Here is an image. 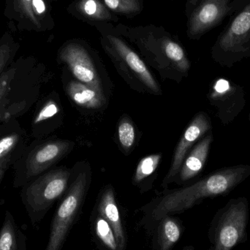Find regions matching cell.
<instances>
[{"instance_id":"6da1fadb","label":"cell","mask_w":250,"mask_h":250,"mask_svg":"<svg viewBox=\"0 0 250 250\" xmlns=\"http://www.w3.org/2000/svg\"><path fill=\"white\" fill-rule=\"evenodd\" d=\"M250 173L249 166H239L214 172L191 186L164 192L143 207L139 226L148 235L162 217L181 214L204 198L230 192Z\"/></svg>"},{"instance_id":"7a4b0ae2","label":"cell","mask_w":250,"mask_h":250,"mask_svg":"<svg viewBox=\"0 0 250 250\" xmlns=\"http://www.w3.org/2000/svg\"><path fill=\"white\" fill-rule=\"evenodd\" d=\"M70 170L57 169L35 179L22 191V202L32 226L42 222L56 201L67 189Z\"/></svg>"},{"instance_id":"3957f363","label":"cell","mask_w":250,"mask_h":250,"mask_svg":"<svg viewBox=\"0 0 250 250\" xmlns=\"http://www.w3.org/2000/svg\"><path fill=\"white\" fill-rule=\"evenodd\" d=\"M89 178L82 172L71 184L54 213L45 250H62L83 207Z\"/></svg>"},{"instance_id":"277c9868","label":"cell","mask_w":250,"mask_h":250,"mask_svg":"<svg viewBox=\"0 0 250 250\" xmlns=\"http://www.w3.org/2000/svg\"><path fill=\"white\" fill-rule=\"evenodd\" d=\"M92 25L101 33V42L107 53L125 64L150 90L160 92L155 79L144 62L126 43L111 23H95Z\"/></svg>"},{"instance_id":"5b68a950","label":"cell","mask_w":250,"mask_h":250,"mask_svg":"<svg viewBox=\"0 0 250 250\" xmlns=\"http://www.w3.org/2000/svg\"><path fill=\"white\" fill-rule=\"evenodd\" d=\"M213 54L223 60H238L250 56V1L221 32L214 47Z\"/></svg>"},{"instance_id":"8992f818","label":"cell","mask_w":250,"mask_h":250,"mask_svg":"<svg viewBox=\"0 0 250 250\" xmlns=\"http://www.w3.org/2000/svg\"><path fill=\"white\" fill-rule=\"evenodd\" d=\"M250 0H203L192 12L188 21V36L198 40L218 26L228 16L242 10Z\"/></svg>"},{"instance_id":"52a82bcc","label":"cell","mask_w":250,"mask_h":250,"mask_svg":"<svg viewBox=\"0 0 250 250\" xmlns=\"http://www.w3.org/2000/svg\"><path fill=\"white\" fill-rule=\"evenodd\" d=\"M248 207L244 200L234 201L223 211L212 231L209 250H232L245 239Z\"/></svg>"},{"instance_id":"ba28073f","label":"cell","mask_w":250,"mask_h":250,"mask_svg":"<svg viewBox=\"0 0 250 250\" xmlns=\"http://www.w3.org/2000/svg\"><path fill=\"white\" fill-rule=\"evenodd\" d=\"M58 58L68 67L79 82L103 92L99 75L92 57L80 42L70 41L65 42L59 51Z\"/></svg>"},{"instance_id":"9c48e42d","label":"cell","mask_w":250,"mask_h":250,"mask_svg":"<svg viewBox=\"0 0 250 250\" xmlns=\"http://www.w3.org/2000/svg\"><path fill=\"white\" fill-rule=\"evenodd\" d=\"M211 127V123L204 113H199L194 118L192 123L185 129L176 146L170 170L163 182V188H167L169 184L174 181L176 175L180 171L189 148L198 139L204 136Z\"/></svg>"},{"instance_id":"30bf717a","label":"cell","mask_w":250,"mask_h":250,"mask_svg":"<svg viewBox=\"0 0 250 250\" xmlns=\"http://www.w3.org/2000/svg\"><path fill=\"white\" fill-rule=\"evenodd\" d=\"M73 147V143L64 140L44 143L32 150L26 161V176L35 177L62 158Z\"/></svg>"},{"instance_id":"8fae6325","label":"cell","mask_w":250,"mask_h":250,"mask_svg":"<svg viewBox=\"0 0 250 250\" xmlns=\"http://www.w3.org/2000/svg\"><path fill=\"white\" fill-rule=\"evenodd\" d=\"M95 211L102 216L114 229L120 250H126L127 236L112 187H106L103 191Z\"/></svg>"},{"instance_id":"7c38bea8","label":"cell","mask_w":250,"mask_h":250,"mask_svg":"<svg viewBox=\"0 0 250 250\" xmlns=\"http://www.w3.org/2000/svg\"><path fill=\"white\" fill-rule=\"evenodd\" d=\"M72 16L90 24L95 23H118L120 19L108 10L101 0H75L67 7Z\"/></svg>"},{"instance_id":"4fadbf2b","label":"cell","mask_w":250,"mask_h":250,"mask_svg":"<svg viewBox=\"0 0 250 250\" xmlns=\"http://www.w3.org/2000/svg\"><path fill=\"white\" fill-rule=\"evenodd\" d=\"M182 221L174 215L162 217L153 229L152 247L154 250H173L184 233Z\"/></svg>"},{"instance_id":"5bb4252c","label":"cell","mask_w":250,"mask_h":250,"mask_svg":"<svg viewBox=\"0 0 250 250\" xmlns=\"http://www.w3.org/2000/svg\"><path fill=\"white\" fill-rule=\"evenodd\" d=\"M33 0H6L4 16L14 22L21 31L42 32V28L34 13Z\"/></svg>"},{"instance_id":"9a60e30c","label":"cell","mask_w":250,"mask_h":250,"mask_svg":"<svg viewBox=\"0 0 250 250\" xmlns=\"http://www.w3.org/2000/svg\"><path fill=\"white\" fill-rule=\"evenodd\" d=\"M211 142L212 135L210 134L201 140L185 159L179 171V179L182 182L189 180L201 173L207 161Z\"/></svg>"},{"instance_id":"2e32d148","label":"cell","mask_w":250,"mask_h":250,"mask_svg":"<svg viewBox=\"0 0 250 250\" xmlns=\"http://www.w3.org/2000/svg\"><path fill=\"white\" fill-rule=\"evenodd\" d=\"M66 92L70 99L79 106L96 109L105 104V98L102 91L91 87L79 81L67 83Z\"/></svg>"},{"instance_id":"e0dca14e","label":"cell","mask_w":250,"mask_h":250,"mask_svg":"<svg viewBox=\"0 0 250 250\" xmlns=\"http://www.w3.org/2000/svg\"><path fill=\"white\" fill-rule=\"evenodd\" d=\"M26 235L16 223L13 214L6 211L0 229V250H27Z\"/></svg>"},{"instance_id":"ac0fdd59","label":"cell","mask_w":250,"mask_h":250,"mask_svg":"<svg viewBox=\"0 0 250 250\" xmlns=\"http://www.w3.org/2000/svg\"><path fill=\"white\" fill-rule=\"evenodd\" d=\"M92 232L98 246L102 250H120L114 229L97 212L92 217Z\"/></svg>"},{"instance_id":"d6986e66","label":"cell","mask_w":250,"mask_h":250,"mask_svg":"<svg viewBox=\"0 0 250 250\" xmlns=\"http://www.w3.org/2000/svg\"><path fill=\"white\" fill-rule=\"evenodd\" d=\"M162 51L163 56L179 70L182 72L189 70L190 63L185 50L167 31H165L163 35Z\"/></svg>"},{"instance_id":"ffe728a7","label":"cell","mask_w":250,"mask_h":250,"mask_svg":"<svg viewBox=\"0 0 250 250\" xmlns=\"http://www.w3.org/2000/svg\"><path fill=\"white\" fill-rule=\"evenodd\" d=\"M239 90L231 84L229 81L224 79L216 81L212 86V91L210 94V100L220 109V114L229 112L228 107L233 108V99Z\"/></svg>"},{"instance_id":"44dd1931","label":"cell","mask_w":250,"mask_h":250,"mask_svg":"<svg viewBox=\"0 0 250 250\" xmlns=\"http://www.w3.org/2000/svg\"><path fill=\"white\" fill-rule=\"evenodd\" d=\"M114 14L132 18L144 9V0H101Z\"/></svg>"},{"instance_id":"7402d4cb","label":"cell","mask_w":250,"mask_h":250,"mask_svg":"<svg viewBox=\"0 0 250 250\" xmlns=\"http://www.w3.org/2000/svg\"><path fill=\"white\" fill-rule=\"evenodd\" d=\"M19 48V44L9 32L0 38V77L11 64Z\"/></svg>"},{"instance_id":"603a6c76","label":"cell","mask_w":250,"mask_h":250,"mask_svg":"<svg viewBox=\"0 0 250 250\" xmlns=\"http://www.w3.org/2000/svg\"><path fill=\"white\" fill-rule=\"evenodd\" d=\"M162 154H151L144 157L138 163L134 176L133 183L138 185L151 176L161 161Z\"/></svg>"},{"instance_id":"cb8c5ba5","label":"cell","mask_w":250,"mask_h":250,"mask_svg":"<svg viewBox=\"0 0 250 250\" xmlns=\"http://www.w3.org/2000/svg\"><path fill=\"white\" fill-rule=\"evenodd\" d=\"M34 13L39 23L42 26V30H49L54 26V21L50 14L48 0H33L32 1Z\"/></svg>"},{"instance_id":"d4e9b609","label":"cell","mask_w":250,"mask_h":250,"mask_svg":"<svg viewBox=\"0 0 250 250\" xmlns=\"http://www.w3.org/2000/svg\"><path fill=\"white\" fill-rule=\"evenodd\" d=\"M19 141V135L13 133L0 139V170L5 169L7 162Z\"/></svg>"},{"instance_id":"484cf974","label":"cell","mask_w":250,"mask_h":250,"mask_svg":"<svg viewBox=\"0 0 250 250\" xmlns=\"http://www.w3.org/2000/svg\"><path fill=\"white\" fill-rule=\"evenodd\" d=\"M119 141L122 147L125 150H129L133 146L135 141V129L130 120L123 119L118 126Z\"/></svg>"},{"instance_id":"4316f807","label":"cell","mask_w":250,"mask_h":250,"mask_svg":"<svg viewBox=\"0 0 250 250\" xmlns=\"http://www.w3.org/2000/svg\"><path fill=\"white\" fill-rule=\"evenodd\" d=\"M16 73V67H10L7 69L0 77V109L5 104Z\"/></svg>"},{"instance_id":"83f0119b","label":"cell","mask_w":250,"mask_h":250,"mask_svg":"<svg viewBox=\"0 0 250 250\" xmlns=\"http://www.w3.org/2000/svg\"><path fill=\"white\" fill-rule=\"evenodd\" d=\"M59 111H60V107L58 104L53 100H50L48 102L45 103L42 108L40 110L39 113L35 117L34 123L35 125L41 124L52 118L56 114H58Z\"/></svg>"},{"instance_id":"f1b7e54d","label":"cell","mask_w":250,"mask_h":250,"mask_svg":"<svg viewBox=\"0 0 250 250\" xmlns=\"http://www.w3.org/2000/svg\"><path fill=\"white\" fill-rule=\"evenodd\" d=\"M202 1L203 0H188V1H187L185 13H186L188 17H189V15L195 10V7Z\"/></svg>"},{"instance_id":"f546056e","label":"cell","mask_w":250,"mask_h":250,"mask_svg":"<svg viewBox=\"0 0 250 250\" xmlns=\"http://www.w3.org/2000/svg\"><path fill=\"white\" fill-rule=\"evenodd\" d=\"M4 173H5V169H1V170H0V183H1V181H2Z\"/></svg>"},{"instance_id":"4dcf8cb0","label":"cell","mask_w":250,"mask_h":250,"mask_svg":"<svg viewBox=\"0 0 250 250\" xmlns=\"http://www.w3.org/2000/svg\"><path fill=\"white\" fill-rule=\"evenodd\" d=\"M182 250H195L192 246H187L183 248Z\"/></svg>"}]
</instances>
